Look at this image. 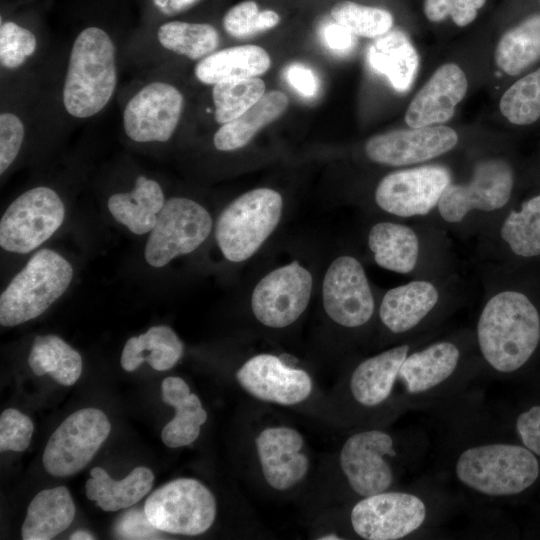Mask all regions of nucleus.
Returning a JSON list of instances; mask_svg holds the SVG:
<instances>
[{
	"label": "nucleus",
	"mask_w": 540,
	"mask_h": 540,
	"mask_svg": "<svg viewBox=\"0 0 540 540\" xmlns=\"http://www.w3.org/2000/svg\"><path fill=\"white\" fill-rule=\"evenodd\" d=\"M477 339L490 366L499 372H513L530 359L539 344L538 310L521 292H500L480 314Z\"/></svg>",
	"instance_id": "obj_1"
},
{
	"label": "nucleus",
	"mask_w": 540,
	"mask_h": 540,
	"mask_svg": "<svg viewBox=\"0 0 540 540\" xmlns=\"http://www.w3.org/2000/svg\"><path fill=\"white\" fill-rule=\"evenodd\" d=\"M117 83L115 46L101 28L87 27L76 37L63 88L66 111L77 118L97 114L110 101Z\"/></svg>",
	"instance_id": "obj_2"
},
{
	"label": "nucleus",
	"mask_w": 540,
	"mask_h": 540,
	"mask_svg": "<svg viewBox=\"0 0 540 540\" xmlns=\"http://www.w3.org/2000/svg\"><path fill=\"white\" fill-rule=\"evenodd\" d=\"M73 277V266L62 254L49 248L36 251L0 295L1 326H18L42 315Z\"/></svg>",
	"instance_id": "obj_3"
},
{
	"label": "nucleus",
	"mask_w": 540,
	"mask_h": 540,
	"mask_svg": "<svg viewBox=\"0 0 540 540\" xmlns=\"http://www.w3.org/2000/svg\"><path fill=\"white\" fill-rule=\"evenodd\" d=\"M456 475L465 486L488 496H510L529 488L539 464L528 448L505 443L468 448L459 456Z\"/></svg>",
	"instance_id": "obj_4"
},
{
	"label": "nucleus",
	"mask_w": 540,
	"mask_h": 540,
	"mask_svg": "<svg viewBox=\"0 0 540 540\" xmlns=\"http://www.w3.org/2000/svg\"><path fill=\"white\" fill-rule=\"evenodd\" d=\"M282 196L270 188L250 190L233 200L219 214L215 238L231 262L250 258L271 235L281 218Z\"/></svg>",
	"instance_id": "obj_5"
},
{
	"label": "nucleus",
	"mask_w": 540,
	"mask_h": 540,
	"mask_svg": "<svg viewBox=\"0 0 540 540\" xmlns=\"http://www.w3.org/2000/svg\"><path fill=\"white\" fill-rule=\"evenodd\" d=\"M65 216V204L54 189L31 188L15 198L3 213L0 246L9 253H31L57 232Z\"/></svg>",
	"instance_id": "obj_6"
},
{
	"label": "nucleus",
	"mask_w": 540,
	"mask_h": 540,
	"mask_svg": "<svg viewBox=\"0 0 540 540\" xmlns=\"http://www.w3.org/2000/svg\"><path fill=\"white\" fill-rule=\"evenodd\" d=\"M212 227L211 215L201 204L186 197L169 198L146 241V263L162 268L192 253L206 241Z\"/></svg>",
	"instance_id": "obj_7"
},
{
	"label": "nucleus",
	"mask_w": 540,
	"mask_h": 540,
	"mask_svg": "<svg viewBox=\"0 0 540 540\" xmlns=\"http://www.w3.org/2000/svg\"><path fill=\"white\" fill-rule=\"evenodd\" d=\"M144 511L158 530L193 536L212 526L216 517V500L198 480L180 478L149 495Z\"/></svg>",
	"instance_id": "obj_8"
},
{
	"label": "nucleus",
	"mask_w": 540,
	"mask_h": 540,
	"mask_svg": "<svg viewBox=\"0 0 540 540\" xmlns=\"http://www.w3.org/2000/svg\"><path fill=\"white\" fill-rule=\"evenodd\" d=\"M111 424L97 408L69 415L52 433L43 452V466L52 476L67 477L81 471L109 436Z\"/></svg>",
	"instance_id": "obj_9"
},
{
	"label": "nucleus",
	"mask_w": 540,
	"mask_h": 540,
	"mask_svg": "<svg viewBox=\"0 0 540 540\" xmlns=\"http://www.w3.org/2000/svg\"><path fill=\"white\" fill-rule=\"evenodd\" d=\"M312 284L310 272L297 261L274 269L253 290L251 307L254 316L268 327L289 326L307 308Z\"/></svg>",
	"instance_id": "obj_10"
},
{
	"label": "nucleus",
	"mask_w": 540,
	"mask_h": 540,
	"mask_svg": "<svg viewBox=\"0 0 540 540\" xmlns=\"http://www.w3.org/2000/svg\"><path fill=\"white\" fill-rule=\"evenodd\" d=\"M514 183L510 164L500 158L481 161L467 184L446 187L438 202L441 217L450 223L460 222L469 211H494L510 199Z\"/></svg>",
	"instance_id": "obj_11"
},
{
	"label": "nucleus",
	"mask_w": 540,
	"mask_h": 540,
	"mask_svg": "<svg viewBox=\"0 0 540 540\" xmlns=\"http://www.w3.org/2000/svg\"><path fill=\"white\" fill-rule=\"evenodd\" d=\"M426 517L424 502L404 492H381L360 500L351 511L354 531L367 540H396L417 530Z\"/></svg>",
	"instance_id": "obj_12"
},
{
	"label": "nucleus",
	"mask_w": 540,
	"mask_h": 540,
	"mask_svg": "<svg viewBox=\"0 0 540 540\" xmlns=\"http://www.w3.org/2000/svg\"><path fill=\"white\" fill-rule=\"evenodd\" d=\"M451 183L444 166L426 165L386 175L375 191V201L384 211L401 217L426 215L438 205Z\"/></svg>",
	"instance_id": "obj_13"
},
{
	"label": "nucleus",
	"mask_w": 540,
	"mask_h": 540,
	"mask_svg": "<svg viewBox=\"0 0 540 540\" xmlns=\"http://www.w3.org/2000/svg\"><path fill=\"white\" fill-rule=\"evenodd\" d=\"M183 95L171 84L153 82L127 103L123 112L126 135L135 142L168 141L181 118Z\"/></svg>",
	"instance_id": "obj_14"
},
{
	"label": "nucleus",
	"mask_w": 540,
	"mask_h": 540,
	"mask_svg": "<svg viewBox=\"0 0 540 540\" xmlns=\"http://www.w3.org/2000/svg\"><path fill=\"white\" fill-rule=\"evenodd\" d=\"M327 315L345 327L362 326L374 312V298L361 263L344 255L328 267L322 285Z\"/></svg>",
	"instance_id": "obj_15"
},
{
	"label": "nucleus",
	"mask_w": 540,
	"mask_h": 540,
	"mask_svg": "<svg viewBox=\"0 0 540 540\" xmlns=\"http://www.w3.org/2000/svg\"><path fill=\"white\" fill-rule=\"evenodd\" d=\"M384 455L395 456L393 440L383 431L368 430L348 438L340 452V465L351 488L367 497L386 491L393 473Z\"/></svg>",
	"instance_id": "obj_16"
},
{
	"label": "nucleus",
	"mask_w": 540,
	"mask_h": 540,
	"mask_svg": "<svg viewBox=\"0 0 540 540\" xmlns=\"http://www.w3.org/2000/svg\"><path fill=\"white\" fill-rule=\"evenodd\" d=\"M457 142L456 131L448 126L410 127L371 137L365 152L373 162L405 166L438 157L453 149Z\"/></svg>",
	"instance_id": "obj_17"
},
{
	"label": "nucleus",
	"mask_w": 540,
	"mask_h": 540,
	"mask_svg": "<svg viewBox=\"0 0 540 540\" xmlns=\"http://www.w3.org/2000/svg\"><path fill=\"white\" fill-rule=\"evenodd\" d=\"M239 384L257 399L281 405H294L311 393L307 372L287 366L271 354L250 358L236 373Z\"/></svg>",
	"instance_id": "obj_18"
},
{
	"label": "nucleus",
	"mask_w": 540,
	"mask_h": 540,
	"mask_svg": "<svg viewBox=\"0 0 540 540\" xmlns=\"http://www.w3.org/2000/svg\"><path fill=\"white\" fill-rule=\"evenodd\" d=\"M467 89L463 70L454 63L443 64L414 96L407 108L405 122L411 128L447 122Z\"/></svg>",
	"instance_id": "obj_19"
},
{
	"label": "nucleus",
	"mask_w": 540,
	"mask_h": 540,
	"mask_svg": "<svg viewBox=\"0 0 540 540\" xmlns=\"http://www.w3.org/2000/svg\"><path fill=\"white\" fill-rule=\"evenodd\" d=\"M266 482L274 489L286 490L306 475L309 461L300 453L301 434L289 427H269L255 440Z\"/></svg>",
	"instance_id": "obj_20"
},
{
	"label": "nucleus",
	"mask_w": 540,
	"mask_h": 540,
	"mask_svg": "<svg viewBox=\"0 0 540 540\" xmlns=\"http://www.w3.org/2000/svg\"><path fill=\"white\" fill-rule=\"evenodd\" d=\"M166 202L160 184L139 175L128 192L112 194L107 207L113 219L135 235L149 234Z\"/></svg>",
	"instance_id": "obj_21"
},
{
	"label": "nucleus",
	"mask_w": 540,
	"mask_h": 540,
	"mask_svg": "<svg viewBox=\"0 0 540 540\" xmlns=\"http://www.w3.org/2000/svg\"><path fill=\"white\" fill-rule=\"evenodd\" d=\"M162 399L175 408L174 418L162 429L163 443L170 448L193 443L207 420V413L197 395L190 392L182 378L170 376L162 382Z\"/></svg>",
	"instance_id": "obj_22"
},
{
	"label": "nucleus",
	"mask_w": 540,
	"mask_h": 540,
	"mask_svg": "<svg viewBox=\"0 0 540 540\" xmlns=\"http://www.w3.org/2000/svg\"><path fill=\"white\" fill-rule=\"evenodd\" d=\"M438 299V291L432 283L412 281L386 292L379 316L390 331L403 333L414 328L435 307Z\"/></svg>",
	"instance_id": "obj_23"
},
{
	"label": "nucleus",
	"mask_w": 540,
	"mask_h": 540,
	"mask_svg": "<svg viewBox=\"0 0 540 540\" xmlns=\"http://www.w3.org/2000/svg\"><path fill=\"white\" fill-rule=\"evenodd\" d=\"M408 351V345H401L361 362L350 380L355 400L368 407L385 401L391 394Z\"/></svg>",
	"instance_id": "obj_24"
},
{
	"label": "nucleus",
	"mask_w": 540,
	"mask_h": 540,
	"mask_svg": "<svg viewBox=\"0 0 540 540\" xmlns=\"http://www.w3.org/2000/svg\"><path fill=\"white\" fill-rule=\"evenodd\" d=\"M367 60L370 67L384 75L399 92L411 87L419 66L417 51L401 30L377 37L368 49Z\"/></svg>",
	"instance_id": "obj_25"
},
{
	"label": "nucleus",
	"mask_w": 540,
	"mask_h": 540,
	"mask_svg": "<svg viewBox=\"0 0 540 540\" xmlns=\"http://www.w3.org/2000/svg\"><path fill=\"white\" fill-rule=\"evenodd\" d=\"M271 66L269 54L260 46L241 45L213 52L195 66L196 78L208 85L221 81L256 77Z\"/></svg>",
	"instance_id": "obj_26"
},
{
	"label": "nucleus",
	"mask_w": 540,
	"mask_h": 540,
	"mask_svg": "<svg viewBox=\"0 0 540 540\" xmlns=\"http://www.w3.org/2000/svg\"><path fill=\"white\" fill-rule=\"evenodd\" d=\"M75 505L64 486L40 491L30 502L22 524L24 540H50L66 530L75 517Z\"/></svg>",
	"instance_id": "obj_27"
},
{
	"label": "nucleus",
	"mask_w": 540,
	"mask_h": 540,
	"mask_svg": "<svg viewBox=\"0 0 540 540\" xmlns=\"http://www.w3.org/2000/svg\"><path fill=\"white\" fill-rule=\"evenodd\" d=\"M460 352L451 342H437L407 356L399 377L411 394L428 391L444 382L456 370Z\"/></svg>",
	"instance_id": "obj_28"
},
{
	"label": "nucleus",
	"mask_w": 540,
	"mask_h": 540,
	"mask_svg": "<svg viewBox=\"0 0 540 540\" xmlns=\"http://www.w3.org/2000/svg\"><path fill=\"white\" fill-rule=\"evenodd\" d=\"M85 484L86 496L103 511L128 508L140 501L152 488L154 474L147 467L134 468L124 479L114 480L101 467H94Z\"/></svg>",
	"instance_id": "obj_29"
},
{
	"label": "nucleus",
	"mask_w": 540,
	"mask_h": 540,
	"mask_svg": "<svg viewBox=\"0 0 540 540\" xmlns=\"http://www.w3.org/2000/svg\"><path fill=\"white\" fill-rule=\"evenodd\" d=\"M288 97L272 90L243 114L222 124L214 135L213 143L219 151H234L247 145L266 125L278 119L288 107Z\"/></svg>",
	"instance_id": "obj_30"
},
{
	"label": "nucleus",
	"mask_w": 540,
	"mask_h": 540,
	"mask_svg": "<svg viewBox=\"0 0 540 540\" xmlns=\"http://www.w3.org/2000/svg\"><path fill=\"white\" fill-rule=\"evenodd\" d=\"M183 344L168 326L150 327L145 333L129 338L121 354V366L125 371H135L147 362L154 370L166 371L182 357Z\"/></svg>",
	"instance_id": "obj_31"
},
{
	"label": "nucleus",
	"mask_w": 540,
	"mask_h": 540,
	"mask_svg": "<svg viewBox=\"0 0 540 540\" xmlns=\"http://www.w3.org/2000/svg\"><path fill=\"white\" fill-rule=\"evenodd\" d=\"M368 245L375 262L384 269L406 274L416 266L419 241L416 233L406 225L375 224L369 232Z\"/></svg>",
	"instance_id": "obj_32"
},
{
	"label": "nucleus",
	"mask_w": 540,
	"mask_h": 540,
	"mask_svg": "<svg viewBox=\"0 0 540 540\" xmlns=\"http://www.w3.org/2000/svg\"><path fill=\"white\" fill-rule=\"evenodd\" d=\"M28 364L34 374H49L56 382L73 385L80 377L83 361L78 351L57 335H38L32 344Z\"/></svg>",
	"instance_id": "obj_33"
},
{
	"label": "nucleus",
	"mask_w": 540,
	"mask_h": 540,
	"mask_svg": "<svg viewBox=\"0 0 540 540\" xmlns=\"http://www.w3.org/2000/svg\"><path fill=\"white\" fill-rule=\"evenodd\" d=\"M540 58V15H532L508 30L495 49V62L515 76Z\"/></svg>",
	"instance_id": "obj_34"
},
{
	"label": "nucleus",
	"mask_w": 540,
	"mask_h": 540,
	"mask_svg": "<svg viewBox=\"0 0 540 540\" xmlns=\"http://www.w3.org/2000/svg\"><path fill=\"white\" fill-rule=\"evenodd\" d=\"M160 44L191 60L203 59L219 44L215 27L206 23L171 21L162 24L157 32Z\"/></svg>",
	"instance_id": "obj_35"
},
{
	"label": "nucleus",
	"mask_w": 540,
	"mask_h": 540,
	"mask_svg": "<svg viewBox=\"0 0 540 540\" xmlns=\"http://www.w3.org/2000/svg\"><path fill=\"white\" fill-rule=\"evenodd\" d=\"M500 234L516 255L526 258L540 255V195L525 201L520 210L511 211Z\"/></svg>",
	"instance_id": "obj_36"
},
{
	"label": "nucleus",
	"mask_w": 540,
	"mask_h": 540,
	"mask_svg": "<svg viewBox=\"0 0 540 540\" xmlns=\"http://www.w3.org/2000/svg\"><path fill=\"white\" fill-rule=\"evenodd\" d=\"M265 83L257 77L225 80L213 85L215 120L225 124L256 104L265 94Z\"/></svg>",
	"instance_id": "obj_37"
},
{
	"label": "nucleus",
	"mask_w": 540,
	"mask_h": 540,
	"mask_svg": "<svg viewBox=\"0 0 540 540\" xmlns=\"http://www.w3.org/2000/svg\"><path fill=\"white\" fill-rule=\"evenodd\" d=\"M502 115L512 124L530 125L540 117V68L520 78L502 95Z\"/></svg>",
	"instance_id": "obj_38"
},
{
	"label": "nucleus",
	"mask_w": 540,
	"mask_h": 540,
	"mask_svg": "<svg viewBox=\"0 0 540 540\" xmlns=\"http://www.w3.org/2000/svg\"><path fill=\"white\" fill-rule=\"evenodd\" d=\"M331 16L355 36L365 38H377L386 34L394 22L392 14L385 9L350 1L335 4Z\"/></svg>",
	"instance_id": "obj_39"
},
{
	"label": "nucleus",
	"mask_w": 540,
	"mask_h": 540,
	"mask_svg": "<svg viewBox=\"0 0 540 540\" xmlns=\"http://www.w3.org/2000/svg\"><path fill=\"white\" fill-rule=\"evenodd\" d=\"M37 47L35 35L12 21L0 28V62L8 69L17 68L31 56Z\"/></svg>",
	"instance_id": "obj_40"
},
{
	"label": "nucleus",
	"mask_w": 540,
	"mask_h": 540,
	"mask_svg": "<svg viewBox=\"0 0 540 540\" xmlns=\"http://www.w3.org/2000/svg\"><path fill=\"white\" fill-rule=\"evenodd\" d=\"M34 424L31 419L14 408H8L0 416V451L22 452L30 444Z\"/></svg>",
	"instance_id": "obj_41"
},
{
	"label": "nucleus",
	"mask_w": 540,
	"mask_h": 540,
	"mask_svg": "<svg viewBox=\"0 0 540 540\" xmlns=\"http://www.w3.org/2000/svg\"><path fill=\"white\" fill-rule=\"evenodd\" d=\"M24 134V125L15 114L0 115V174H4L17 158Z\"/></svg>",
	"instance_id": "obj_42"
},
{
	"label": "nucleus",
	"mask_w": 540,
	"mask_h": 540,
	"mask_svg": "<svg viewBox=\"0 0 540 540\" xmlns=\"http://www.w3.org/2000/svg\"><path fill=\"white\" fill-rule=\"evenodd\" d=\"M259 12L258 5L252 0L233 6L223 17L225 31L235 38H245L259 33Z\"/></svg>",
	"instance_id": "obj_43"
},
{
	"label": "nucleus",
	"mask_w": 540,
	"mask_h": 540,
	"mask_svg": "<svg viewBox=\"0 0 540 540\" xmlns=\"http://www.w3.org/2000/svg\"><path fill=\"white\" fill-rule=\"evenodd\" d=\"M159 531L148 520L145 511L130 510L117 522L115 533L121 539H156Z\"/></svg>",
	"instance_id": "obj_44"
},
{
	"label": "nucleus",
	"mask_w": 540,
	"mask_h": 540,
	"mask_svg": "<svg viewBox=\"0 0 540 540\" xmlns=\"http://www.w3.org/2000/svg\"><path fill=\"white\" fill-rule=\"evenodd\" d=\"M517 432L526 448L540 455V406L521 413L516 421Z\"/></svg>",
	"instance_id": "obj_45"
},
{
	"label": "nucleus",
	"mask_w": 540,
	"mask_h": 540,
	"mask_svg": "<svg viewBox=\"0 0 540 540\" xmlns=\"http://www.w3.org/2000/svg\"><path fill=\"white\" fill-rule=\"evenodd\" d=\"M285 78L290 86L304 97H313L318 92V79L307 66L299 63L289 65Z\"/></svg>",
	"instance_id": "obj_46"
},
{
	"label": "nucleus",
	"mask_w": 540,
	"mask_h": 540,
	"mask_svg": "<svg viewBox=\"0 0 540 540\" xmlns=\"http://www.w3.org/2000/svg\"><path fill=\"white\" fill-rule=\"evenodd\" d=\"M354 34L336 21L329 22L321 29V38L326 46L337 53H346L354 46Z\"/></svg>",
	"instance_id": "obj_47"
},
{
	"label": "nucleus",
	"mask_w": 540,
	"mask_h": 540,
	"mask_svg": "<svg viewBox=\"0 0 540 540\" xmlns=\"http://www.w3.org/2000/svg\"><path fill=\"white\" fill-rule=\"evenodd\" d=\"M485 3L486 0H450L449 16L457 26H467L475 20Z\"/></svg>",
	"instance_id": "obj_48"
},
{
	"label": "nucleus",
	"mask_w": 540,
	"mask_h": 540,
	"mask_svg": "<svg viewBox=\"0 0 540 540\" xmlns=\"http://www.w3.org/2000/svg\"><path fill=\"white\" fill-rule=\"evenodd\" d=\"M450 0H424L423 10L431 22H441L449 16Z\"/></svg>",
	"instance_id": "obj_49"
},
{
	"label": "nucleus",
	"mask_w": 540,
	"mask_h": 540,
	"mask_svg": "<svg viewBox=\"0 0 540 540\" xmlns=\"http://www.w3.org/2000/svg\"><path fill=\"white\" fill-rule=\"evenodd\" d=\"M196 1L197 0H154L155 5H157L166 14L179 12Z\"/></svg>",
	"instance_id": "obj_50"
},
{
	"label": "nucleus",
	"mask_w": 540,
	"mask_h": 540,
	"mask_svg": "<svg viewBox=\"0 0 540 540\" xmlns=\"http://www.w3.org/2000/svg\"><path fill=\"white\" fill-rule=\"evenodd\" d=\"M280 22L279 15L273 10H263L259 12L258 16V30L259 32L271 29L277 26Z\"/></svg>",
	"instance_id": "obj_51"
},
{
	"label": "nucleus",
	"mask_w": 540,
	"mask_h": 540,
	"mask_svg": "<svg viewBox=\"0 0 540 540\" xmlns=\"http://www.w3.org/2000/svg\"><path fill=\"white\" fill-rule=\"evenodd\" d=\"M71 540H93L95 537L86 531H76L71 534Z\"/></svg>",
	"instance_id": "obj_52"
},
{
	"label": "nucleus",
	"mask_w": 540,
	"mask_h": 540,
	"mask_svg": "<svg viewBox=\"0 0 540 540\" xmlns=\"http://www.w3.org/2000/svg\"><path fill=\"white\" fill-rule=\"evenodd\" d=\"M321 540H338L340 539V537L334 535V534H330V535H326V536H323L320 538Z\"/></svg>",
	"instance_id": "obj_53"
}]
</instances>
